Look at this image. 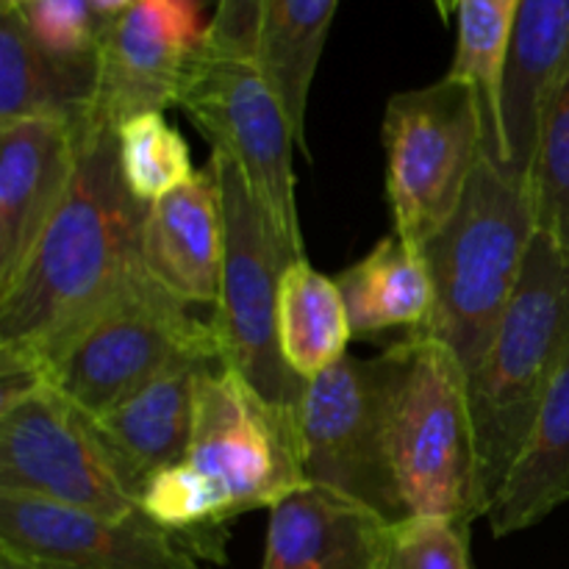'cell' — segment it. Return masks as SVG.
<instances>
[{"mask_svg":"<svg viewBox=\"0 0 569 569\" xmlns=\"http://www.w3.org/2000/svg\"><path fill=\"white\" fill-rule=\"evenodd\" d=\"M144 211L122 178L117 131L87 120L64 203L0 295V350L42 372L44 356L144 261Z\"/></svg>","mask_w":569,"mask_h":569,"instance_id":"obj_1","label":"cell"},{"mask_svg":"<svg viewBox=\"0 0 569 569\" xmlns=\"http://www.w3.org/2000/svg\"><path fill=\"white\" fill-rule=\"evenodd\" d=\"M537 237L531 187L483 150L459 209L422 244L433 306L417 331L448 345L476 376L517 292Z\"/></svg>","mask_w":569,"mask_h":569,"instance_id":"obj_2","label":"cell"},{"mask_svg":"<svg viewBox=\"0 0 569 569\" xmlns=\"http://www.w3.org/2000/svg\"><path fill=\"white\" fill-rule=\"evenodd\" d=\"M569 356V256L537 231L517 292L470 378L478 515L503 487Z\"/></svg>","mask_w":569,"mask_h":569,"instance_id":"obj_3","label":"cell"},{"mask_svg":"<svg viewBox=\"0 0 569 569\" xmlns=\"http://www.w3.org/2000/svg\"><path fill=\"white\" fill-rule=\"evenodd\" d=\"M387 450L406 515L478 520L470 376L439 339L406 333L381 353Z\"/></svg>","mask_w":569,"mask_h":569,"instance_id":"obj_4","label":"cell"},{"mask_svg":"<svg viewBox=\"0 0 569 569\" xmlns=\"http://www.w3.org/2000/svg\"><path fill=\"white\" fill-rule=\"evenodd\" d=\"M222 359L211 322L142 264L42 359V376L89 417H103L176 367Z\"/></svg>","mask_w":569,"mask_h":569,"instance_id":"obj_5","label":"cell"},{"mask_svg":"<svg viewBox=\"0 0 569 569\" xmlns=\"http://www.w3.org/2000/svg\"><path fill=\"white\" fill-rule=\"evenodd\" d=\"M209 170L220 194L226 231L220 298L211 317L222 365L267 406L298 417L306 381L287 365L278 339V289L292 259L237 161L211 150Z\"/></svg>","mask_w":569,"mask_h":569,"instance_id":"obj_6","label":"cell"},{"mask_svg":"<svg viewBox=\"0 0 569 569\" xmlns=\"http://www.w3.org/2000/svg\"><path fill=\"white\" fill-rule=\"evenodd\" d=\"M176 106L200 128L211 150L237 161L289 259H306L292 170L298 142L256 50L206 33L178 87Z\"/></svg>","mask_w":569,"mask_h":569,"instance_id":"obj_7","label":"cell"},{"mask_svg":"<svg viewBox=\"0 0 569 569\" xmlns=\"http://www.w3.org/2000/svg\"><path fill=\"white\" fill-rule=\"evenodd\" d=\"M387 198L395 233L420 250L453 217L487 150L481 98L453 76L392 94L383 114Z\"/></svg>","mask_w":569,"mask_h":569,"instance_id":"obj_8","label":"cell"},{"mask_svg":"<svg viewBox=\"0 0 569 569\" xmlns=\"http://www.w3.org/2000/svg\"><path fill=\"white\" fill-rule=\"evenodd\" d=\"M0 492L103 517L142 509V492L98 422L50 381L0 406Z\"/></svg>","mask_w":569,"mask_h":569,"instance_id":"obj_9","label":"cell"},{"mask_svg":"<svg viewBox=\"0 0 569 569\" xmlns=\"http://www.w3.org/2000/svg\"><path fill=\"white\" fill-rule=\"evenodd\" d=\"M298 433L306 483L359 500L392 526L409 517L389 465L381 356H345L306 383Z\"/></svg>","mask_w":569,"mask_h":569,"instance_id":"obj_10","label":"cell"},{"mask_svg":"<svg viewBox=\"0 0 569 569\" xmlns=\"http://www.w3.org/2000/svg\"><path fill=\"white\" fill-rule=\"evenodd\" d=\"M187 465L226 495L231 515L272 509L306 483L298 417L267 406L222 361L203 372Z\"/></svg>","mask_w":569,"mask_h":569,"instance_id":"obj_11","label":"cell"},{"mask_svg":"<svg viewBox=\"0 0 569 569\" xmlns=\"http://www.w3.org/2000/svg\"><path fill=\"white\" fill-rule=\"evenodd\" d=\"M0 553L37 569H203L144 509L103 517L14 492H0Z\"/></svg>","mask_w":569,"mask_h":569,"instance_id":"obj_12","label":"cell"},{"mask_svg":"<svg viewBox=\"0 0 569 569\" xmlns=\"http://www.w3.org/2000/svg\"><path fill=\"white\" fill-rule=\"evenodd\" d=\"M209 20L192 0H133L98 37V98L89 120L120 131L128 120L176 106Z\"/></svg>","mask_w":569,"mask_h":569,"instance_id":"obj_13","label":"cell"},{"mask_svg":"<svg viewBox=\"0 0 569 569\" xmlns=\"http://www.w3.org/2000/svg\"><path fill=\"white\" fill-rule=\"evenodd\" d=\"M78 131L28 117L0 126V295L14 283L61 209L78 161Z\"/></svg>","mask_w":569,"mask_h":569,"instance_id":"obj_14","label":"cell"},{"mask_svg":"<svg viewBox=\"0 0 569 569\" xmlns=\"http://www.w3.org/2000/svg\"><path fill=\"white\" fill-rule=\"evenodd\" d=\"M392 522L370 506L303 483L270 509L261 569H389Z\"/></svg>","mask_w":569,"mask_h":569,"instance_id":"obj_15","label":"cell"},{"mask_svg":"<svg viewBox=\"0 0 569 569\" xmlns=\"http://www.w3.org/2000/svg\"><path fill=\"white\" fill-rule=\"evenodd\" d=\"M569 78V0H522L500 89V167L528 183L545 111Z\"/></svg>","mask_w":569,"mask_h":569,"instance_id":"obj_16","label":"cell"},{"mask_svg":"<svg viewBox=\"0 0 569 569\" xmlns=\"http://www.w3.org/2000/svg\"><path fill=\"white\" fill-rule=\"evenodd\" d=\"M222 239L220 194L209 167L144 211V267L187 306L220 298Z\"/></svg>","mask_w":569,"mask_h":569,"instance_id":"obj_17","label":"cell"},{"mask_svg":"<svg viewBox=\"0 0 569 569\" xmlns=\"http://www.w3.org/2000/svg\"><path fill=\"white\" fill-rule=\"evenodd\" d=\"M98 98V50L61 56L42 48L20 9H0V126L50 117L83 126Z\"/></svg>","mask_w":569,"mask_h":569,"instance_id":"obj_18","label":"cell"},{"mask_svg":"<svg viewBox=\"0 0 569 569\" xmlns=\"http://www.w3.org/2000/svg\"><path fill=\"white\" fill-rule=\"evenodd\" d=\"M222 359L189 361L139 389L133 398L98 417V428L144 492L156 472L181 465L194 431V406L203 372Z\"/></svg>","mask_w":569,"mask_h":569,"instance_id":"obj_19","label":"cell"},{"mask_svg":"<svg viewBox=\"0 0 569 569\" xmlns=\"http://www.w3.org/2000/svg\"><path fill=\"white\" fill-rule=\"evenodd\" d=\"M569 500V356L545 395L520 456L487 509L495 537L526 531Z\"/></svg>","mask_w":569,"mask_h":569,"instance_id":"obj_20","label":"cell"},{"mask_svg":"<svg viewBox=\"0 0 569 569\" xmlns=\"http://www.w3.org/2000/svg\"><path fill=\"white\" fill-rule=\"evenodd\" d=\"M333 281L342 292L353 337H378L389 328L417 331L431 315L433 289L426 259L398 233L383 237Z\"/></svg>","mask_w":569,"mask_h":569,"instance_id":"obj_21","label":"cell"},{"mask_svg":"<svg viewBox=\"0 0 569 569\" xmlns=\"http://www.w3.org/2000/svg\"><path fill=\"white\" fill-rule=\"evenodd\" d=\"M337 6L339 0H261L256 56L287 109L295 142L303 153H309V92Z\"/></svg>","mask_w":569,"mask_h":569,"instance_id":"obj_22","label":"cell"},{"mask_svg":"<svg viewBox=\"0 0 569 569\" xmlns=\"http://www.w3.org/2000/svg\"><path fill=\"white\" fill-rule=\"evenodd\" d=\"M353 328L337 281L306 259L283 270L278 289V339L287 365L306 383L345 359Z\"/></svg>","mask_w":569,"mask_h":569,"instance_id":"obj_23","label":"cell"},{"mask_svg":"<svg viewBox=\"0 0 569 569\" xmlns=\"http://www.w3.org/2000/svg\"><path fill=\"white\" fill-rule=\"evenodd\" d=\"M522 0H459V39L448 76L470 83L481 98L487 153L500 167V89Z\"/></svg>","mask_w":569,"mask_h":569,"instance_id":"obj_24","label":"cell"},{"mask_svg":"<svg viewBox=\"0 0 569 569\" xmlns=\"http://www.w3.org/2000/svg\"><path fill=\"white\" fill-rule=\"evenodd\" d=\"M117 144L122 178L142 206H153L194 176L187 142L161 111L128 120L117 131Z\"/></svg>","mask_w":569,"mask_h":569,"instance_id":"obj_25","label":"cell"},{"mask_svg":"<svg viewBox=\"0 0 569 569\" xmlns=\"http://www.w3.org/2000/svg\"><path fill=\"white\" fill-rule=\"evenodd\" d=\"M528 187L537 231L569 256V78L545 111Z\"/></svg>","mask_w":569,"mask_h":569,"instance_id":"obj_26","label":"cell"},{"mask_svg":"<svg viewBox=\"0 0 569 569\" xmlns=\"http://www.w3.org/2000/svg\"><path fill=\"white\" fill-rule=\"evenodd\" d=\"M389 569H470V526L409 515L392 526Z\"/></svg>","mask_w":569,"mask_h":569,"instance_id":"obj_27","label":"cell"},{"mask_svg":"<svg viewBox=\"0 0 569 569\" xmlns=\"http://www.w3.org/2000/svg\"><path fill=\"white\" fill-rule=\"evenodd\" d=\"M22 14L37 42L53 53L81 56L98 50L103 17H98L89 0H33Z\"/></svg>","mask_w":569,"mask_h":569,"instance_id":"obj_28","label":"cell"},{"mask_svg":"<svg viewBox=\"0 0 569 569\" xmlns=\"http://www.w3.org/2000/svg\"><path fill=\"white\" fill-rule=\"evenodd\" d=\"M261 0H220L214 14L209 17V37L256 50Z\"/></svg>","mask_w":569,"mask_h":569,"instance_id":"obj_29","label":"cell"},{"mask_svg":"<svg viewBox=\"0 0 569 569\" xmlns=\"http://www.w3.org/2000/svg\"><path fill=\"white\" fill-rule=\"evenodd\" d=\"M89 3H92V9L98 11V17L109 20V17H117L120 11H126L133 0H89Z\"/></svg>","mask_w":569,"mask_h":569,"instance_id":"obj_30","label":"cell"},{"mask_svg":"<svg viewBox=\"0 0 569 569\" xmlns=\"http://www.w3.org/2000/svg\"><path fill=\"white\" fill-rule=\"evenodd\" d=\"M437 3V11L442 20H450V17L456 14V6H459V0H433Z\"/></svg>","mask_w":569,"mask_h":569,"instance_id":"obj_31","label":"cell"},{"mask_svg":"<svg viewBox=\"0 0 569 569\" xmlns=\"http://www.w3.org/2000/svg\"><path fill=\"white\" fill-rule=\"evenodd\" d=\"M0 569H37V567H31V565H22V561L11 559V556L0 553Z\"/></svg>","mask_w":569,"mask_h":569,"instance_id":"obj_32","label":"cell"},{"mask_svg":"<svg viewBox=\"0 0 569 569\" xmlns=\"http://www.w3.org/2000/svg\"><path fill=\"white\" fill-rule=\"evenodd\" d=\"M33 0H0V9H26V6H31Z\"/></svg>","mask_w":569,"mask_h":569,"instance_id":"obj_33","label":"cell"},{"mask_svg":"<svg viewBox=\"0 0 569 569\" xmlns=\"http://www.w3.org/2000/svg\"><path fill=\"white\" fill-rule=\"evenodd\" d=\"M194 6H198V9H203V11H211V14H214L217 11V6H220V0H192Z\"/></svg>","mask_w":569,"mask_h":569,"instance_id":"obj_34","label":"cell"}]
</instances>
